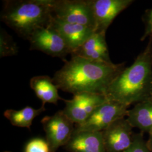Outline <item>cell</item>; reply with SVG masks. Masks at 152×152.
I'll use <instances>...</instances> for the list:
<instances>
[{"instance_id":"cell-1","label":"cell","mask_w":152,"mask_h":152,"mask_svg":"<svg viewBox=\"0 0 152 152\" xmlns=\"http://www.w3.org/2000/svg\"><path fill=\"white\" fill-rule=\"evenodd\" d=\"M124 69V63L115 64L71 56L52 79L58 89L73 95L81 92L105 95Z\"/></svg>"},{"instance_id":"cell-2","label":"cell","mask_w":152,"mask_h":152,"mask_svg":"<svg viewBox=\"0 0 152 152\" xmlns=\"http://www.w3.org/2000/svg\"><path fill=\"white\" fill-rule=\"evenodd\" d=\"M105 95L129 107L152 99V36L145 49L114 79Z\"/></svg>"},{"instance_id":"cell-3","label":"cell","mask_w":152,"mask_h":152,"mask_svg":"<svg viewBox=\"0 0 152 152\" xmlns=\"http://www.w3.org/2000/svg\"><path fill=\"white\" fill-rule=\"evenodd\" d=\"M1 20L22 38L29 39L39 27L49 26L53 17V0L4 1Z\"/></svg>"},{"instance_id":"cell-4","label":"cell","mask_w":152,"mask_h":152,"mask_svg":"<svg viewBox=\"0 0 152 152\" xmlns=\"http://www.w3.org/2000/svg\"><path fill=\"white\" fill-rule=\"evenodd\" d=\"M53 16L62 21L96 29L90 0H53Z\"/></svg>"},{"instance_id":"cell-5","label":"cell","mask_w":152,"mask_h":152,"mask_svg":"<svg viewBox=\"0 0 152 152\" xmlns=\"http://www.w3.org/2000/svg\"><path fill=\"white\" fill-rule=\"evenodd\" d=\"M129 106L107 100L99 106L83 124L76 125L75 131L102 132L115 121L127 116Z\"/></svg>"},{"instance_id":"cell-6","label":"cell","mask_w":152,"mask_h":152,"mask_svg":"<svg viewBox=\"0 0 152 152\" xmlns=\"http://www.w3.org/2000/svg\"><path fill=\"white\" fill-rule=\"evenodd\" d=\"M41 124L51 152H55L59 148L65 146L70 140L75 128L74 123L63 110L53 115L45 117L41 120Z\"/></svg>"},{"instance_id":"cell-7","label":"cell","mask_w":152,"mask_h":152,"mask_svg":"<svg viewBox=\"0 0 152 152\" xmlns=\"http://www.w3.org/2000/svg\"><path fill=\"white\" fill-rule=\"evenodd\" d=\"M31 50H38L52 57H58L66 61V56L71 54V49L58 32L50 27H39L29 38Z\"/></svg>"},{"instance_id":"cell-8","label":"cell","mask_w":152,"mask_h":152,"mask_svg":"<svg viewBox=\"0 0 152 152\" xmlns=\"http://www.w3.org/2000/svg\"><path fill=\"white\" fill-rule=\"evenodd\" d=\"M108 99L104 94L90 92L77 93L71 100H64L63 111L76 125L83 124L99 106Z\"/></svg>"},{"instance_id":"cell-9","label":"cell","mask_w":152,"mask_h":152,"mask_svg":"<svg viewBox=\"0 0 152 152\" xmlns=\"http://www.w3.org/2000/svg\"><path fill=\"white\" fill-rule=\"evenodd\" d=\"M133 127L127 118L115 121L102 131L107 152H124L134 140Z\"/></svg>"},{"instance_id":"cell-10","label":"cell","mask_w":152,"mask_h":152,"mask_svg":"<svg viewBox=\"0 0 152 152\" xmlns=\"http://www.w3.org/2000/svg\"><path fill=\"white\" fill-rule=\"evenodd\" d=\"M96 24L95 32L106 33L115 17L134 2L132 0H90Z\"/></svg>"},{"instance_id":"cell-11","label":"cell","mask_w":152,"mask_h":152,"mask_svg":"<svg viewBox=\"0 0 152 152\" xmlns=\"http://www.w3.org/2000/svg\"><path fill=\"white\" fill-rule=\"evenodd\" d=\"M48 27L53 28L65 40L71 54L95 32L91 28L64 22L53 16Z\"/></svg>"},{"instance_id":"cell-12","label":"cell","mask_w":152,"mask_h":152,"mask_svg":"<svg viewBox=\"0 0 152 152\" xmlns=\"http://www.w3.org/2000/svg\"><path fill=\"white\" fill-rule=\"evenodd\" d=\"M71 56H77L94 61L112 63L109 58L105 33H103L95 32Z\"/></svg>"},{"instance_id":"cell-13","label":"cell","mask_w":152,"mask_h":152,"mask_svg":"<svg viewBox=\"0 0 152 152\" xmlns=\"http://www.w3.org/2000/svg\"><path fill=\"white\" fill-rule=\"evenodd\" d=\"M65 147L72 152H107L102 132L74 131Z\"/></svg>"},{"instance_id":"cell-14","label":"cell","mask_w":152,"mask_h":152,"mask_svg":"<svg viewBox=\"0 0 152 152\" xmlns=\"http://www.w3.org/2000/svg\"><path fill=\"white\" fill-rule=\"evenodd\" d=\"M127 120L134 128H137L141 132L152 131V99L136 103L128 110Z\"/></svg>"},{"instance_id":"cell-15","label":"cell","mask_w":152,"mask_h":152,"mask_svg":"<svg viewBox=\"0 0 152 152\" xmlns=\"http://www.w3.org/2000/svg\"><path fill=\"white\" fill-rule=\"evenodd\" d=\"M29 85L37 98L42 102V104H57L58 100H64L59 96L58 88L49 76H35L30 80Z\"/></svg>"},{"instance_id":"cell-16","label":"cell","mask_w":152,"mask_h":152,"mask_svg":"<svg viewBox=\"0 0 152 152\" xmlns=\"http://www.w3.org/2000/svg\"><path fill=\"white\" fill-rule=\"evenodd\" d=\"M45 110L44 104L38 109L28 106L20 110L7 109L4 115L10 121L11 125L30 129L33 120Z\"/></svg>"},{"instance_id":"cell-17","label":"cell","mask_w":152,"mask_h":152,"mask_svg":"<svg viewBox=\"0 0 152 152\" xmlns=\"http://www.w3.org/2000/svg\"><path fill=\"white\" fill-rule=\"evenodd\" d=\"M18 47L12 37L4 29L0 33V57L12 56L18 54Z\"/></svg>"},{"instance_id":"cell-18","label":"cell","mask_w":152,"mask_h":152,"mask_svg":"<svg viewBox=\"0 0 152 152\" xmlns=\"http://www.w3.org/2000/svg\"><path fill=\"white\" fill-rule=\"evenodd\" d=\"M124 152H151L147 141L144 139L142 132L134 135L131 145Z\"/></svg>"},{"instance_id":"cell-19","label":"cell","mask_w":152,"mask_h":152,"mask_svg":"<svg viewBox=\"0 0 152 152\" xmlns=\"http://www.w3.org/2000/svg\"><path fill=\"white\" fill-rule=\"evenodd\" d=\"M25 152H51L47 141L42 139H34L29 141L25 148Z\"/></svg>"},{"instance_id":"cell-20","label":"cell","mask_w":152,"mask_h":152,"mask_svg":"<svg viewBox=\"0 0 152 152\" xmlns=\"http://www.w3.org/2000/svg\"><path fill=\"white\" fill-rule=\"evenodd\" d=\"M145 29L144 35L141 37V41L144 40L148 36H152V8L147 11L145 15Z\"/></svg>"},{"instance_id":"cell-21","label":"cell","mask_w":152,"mask_h":152,"mask_svg":"<svg viewBox=\"0 0 152 152\" xmlns=\"http://www.w3.org/2000/svg\"><path fill=\"white\" fill-rule=\"evenodd\" d=\"M149 139L147 141V145L150 152H152V131L149 133Z\"/></svg>"},{"instance_id":"cell-22","label":"cell","mask_w":152,"mask_h":152,"mask_svg":"<svg viewBox=\"0 0 152 152\" xmlns=\"http://www.w3.org/2000/svg\"><path fill=\"white\" fill-rule=\"evenodd\" d=\"M8 152V151H6V152Z\"/></svg>"}]
</instances>
